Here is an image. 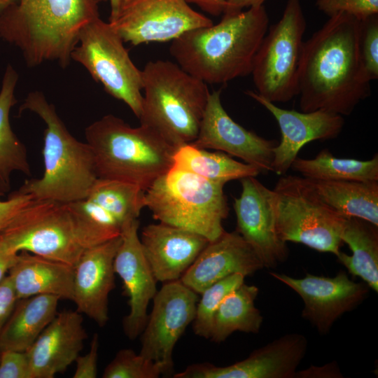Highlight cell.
Listing matches in <instances>:
<instances>
[{
	"instance_id": "obj_1",
	"label": "cell",
	"mask_w": 378,
	"mask_h": 378,
	"mask_svg": "<svg viewBox=\"0 0 378 378\" xmlns=\"http://www.w3.org/2000/svg\"><path fill=\"white\" fill-rule=\"evenodd\" d=\"M360 20L346 13L328 20L304 41L298 69L300 108L350 115L370 95V80L361 61Z\"/></svg>"
},
{
	"instance_id": "obj_2",
	"label": "cell",
	"mask_w": 378,
	"mask_h": 378,
	"mask_svg": "<svg viewBox=\"0 0 378 378\" xmlns=\"http://www.w3.org/2000/svg\"><path fill=\"white\" fill-rule=\"evenodd\" d=\"M223 14L216 24L190 30L172 41L169 48L183 69L206 84L251 74L269 28L264 6Z\"/></svg>"
},
{
	"instance_id": "obj_3",
	"label": "cell",
	"mask_w": 378,
	"mask_h": 378,
	"mask_svg": "<svg viewBox=\"0 0 378 378\" xmlns=\"http://www.w3.org/2000/svg\"><path fill=\"white\" fill-rule=\"evenodd\" d=\"M107 0H16L0 13V38L18 48L29 66L71 60L83 27Z\"/></svg>"
},
{
	"instance_id": "obj_4",
	"label": "cell",
	"mask_w": 378,
	"mask_h": 378,
	"mask_svg": "<svg viewBox=\"0 0 378 378\" xmlns=\"http://www.w3.org/2000/svg\"><path fill=\"white\" fill-rule=\"evenodd\" d=\"M29 110L46 123L43 157L44 172L40 178L25 181L17 192L35 200L69 203L85 198L99 178L92 150L87 142L73 136L53 104L38 91L29 92L19 108Z\"/></svg>"
},
{
	"instance_id": "obj_5",
	"label": "cell",
	"mask_w": 378,
	"mask_h": 378,
	"mask_svg": "<svg viewBox=\"0 0 378 378\" xmlns=\"http://www.w3.org/2000/svg\"><path fill=\"white\" fill-rule=\"evenodd\" d=\"M99 178L139 186L144 192L173 166L176 148L151 129L133 127L106 115L85 131Z\"/></svg>"
},
{
	"instance_id": "obj_6",
	"label": "cell",
	"mask_w": 378,
	"mask_h": 378,
	"mask_svg": "<svg viewBox=\"0 0 378 378\" xmlns=\"http://www.w3.org/2000/svg\"><path fill=\"white\" fill-rule=\"evenodd\" d=\"M141 71L144 94L140 125L176 149L192 143L210 93L206 83L168 60L149 61Z\"/></svg>"
},
{
	"instance_id": "obj_7",
	"label": "cell",
	"mask_w": 378,
	"mask_h": 378,
	"mask_svg": "<svg viewBox=\"0 0 378 378\" xmlns=\"http://www.w3.org/2000/svg\"><path fill=\"white\" fill-rule=\"evenodd\" d=\"M224 186L172 167L145 191V207L160 223L212 241L225 232L223 221L229 212Z\"/></svg>"
},
{
	"instance_id": "obj_8",
	"label": "cell",
	"mask_w": 378,
	"mask_h": 378,
	"mask_svg": "<svg viewBox=\"0 0 378 378\" xmlns=\"http://www.w3.org/2000/svg\"><path fill=\"white\" fill-rule=\"evenodd\" d=\"M273 192L276 226L282 241L338 254L344 218L321 200L309 178L282 175Z\"/></svg>"
},
{
	"instance_id": "obj_9",
	"label": "cell",
	"mask_w": 378,
	"mask_h": 378,
	"mask_svg": "<svg viewBox=\"0 0 378 378\" xmlns=\"http://www.w3.org/2000/svg\"><path fill=\"white\" fill-rule=\"evenodd\" d=\"M305 29L300 0H287L281 19L270 27L254 59L251 74L260 96L277 103L298 95V76Z\"/></svg>"
},
{
	"instance_id": "obj_10",
	"label": "cell",
	"mask_w": 378,
	"mask_h": 378,
	"mask_svg": "<svg viewBox=\"0 0 378 378\" xmlns=\"http://www.w3.org/2000/svg\"><path fill=\"white\" fill-rule=\"evenodd\" d=\"M71 59L81 64L108 94L122 101L139 118L142 71L133 63L123 40L108 22L99 17L83 27Z\"/></svg>"
},
{
	"instance_id": "obj_11",
	"label": "cell",
	"mask_w": 378,
	"mask_h": 378,
	"mask_svg": "<svg viewBox=\"0 0 378 378\" xmlns=\"http://www.w3.org/2000/svg\"><path fill=\"white\" fill-rule=\"evenodd\" d=\"M15 253L24 251L75 266L85 251L66 203L34 200L2 231Z\"/></svg>"
},
{
	"instance_id": "obj_12",
	"label": "cell",
	"mask_w": 378,
	"mask_h": 378,
	"mask_svg": "<svg viewBox=\"0 0 378 378\" xmlns=\"http://www.w3.org/2000/svg\"><path fill=\"white\" fill-rule=\"evenodd\" d=\"M187 0H129L108 22L124 42L134 46L173 41L214 24Z\"/></svg>"
},
{
	"instance_id": "obj_13",
	"label": "cell",
	"mask_w": 378,
	"mask_h": 378,
	"mask_svg": "<svg viewBox=\"0 0 378 378\" xmlns=\"http://www.w3.org/2000/svg\"><path fill=\"white\" fill-rule=\"evenodd\" d=\"M198 300V294L180 279L164 283L153 299L139 354L158 364L162 375L174 374V349L193 321Z\"/></svg>"
},
{
	"instance_id": "obj_14",
	"label": "cell",
	"mask_w": 378,
	"mask_h": 378,
	"mask_svg": "<svg viewBox=\"0 0 378 378\" xmlns=\"http://www.w3.org/2000/svg\"><path fill=\"white\" fill-rule=\"evenodd\" d=\"M240 181L241 192L233 202L236 231L253 248L264 267H274L286 260L288 249L277 232L273 190L255 176Z\"/></svg>"
},
{
	"instance_id": "obj_15",
	"label": "cell",
	"mask_w": 378,
	"mask_h": 378,
	"mask_svg": "<svg viewBox=\"0 0 378 378\" xmlns=\"http://www.w3.org/2000/svg\"><path fill=\"white\" fill-rule=\"evenodd\" d=\"M220 92L209 93L197 136L190 144L240 158L260 173L272 172L273 149L277 141L263 138L236 122L223 106Z\"/></svg>"
},
{
	"instance_id": "obj_16",
	"label": "cell",
	"mask_w": 378,
	"mask_h": 378,
	"mask_svg": "<svg viewBox=\"0 0 378 378\" xmlns=\"http://www.w3.org/2000/svg\"><path fill=\"white\" fill-rule=\"evenodd\" d=\"M270 274L301 297L304 304L302 317L321 334L328 332L333 323L358 305L368 292L365 284L351 281L344 271L334 277L308 273L302 279L274 272Z\"/></svg>"
},
{
	"instance_id": "obj_17",
	"label": "cell",
	"mask_w": 378,
	"mask_h": 378,
	"mask_svg": "<svg viewBox=\"0 0 378 378\" xmlns=\"http://www.w3.org/2000/svg\"><path fill=\"white\" fill-rule=\"evenodd\" d=\"M307 340L298 333L285 335L232 365L218 367L208 363L188 365L174 378H290L303 359Z\"/></svg>"
},
{
	"instance_id": "obj_18",
	"label": "cell",
	"mask_w": 378,
	"mask_h": 378,
	"mask_svg": "<svg viewBox=\"0 0 378 378\" xmlns=\"http://www.w3.org/2000/svg\"><path fill=\"white\" fill-rule=\"evenodd\" d=\"M245 93L265 107L276 119L281 134V141L273 149L272 172L284 175L290 169L300 149L312 141L337 138L344 120L342 115L325 110L299 112L279 107L256 92Z\"/></svg>"
},
{
	"instance_id": "obj_19",
	"label": "cell",
	"mask_w": 378,
	"mask_h": 378,
	"mask_svg": "<svg viewBox=\"0 0 378 378\" xmlns=\"http://www.w3.org/2000/svg\"><path fill=\"white\" fill-rule=\"evenodd\" d=\"M139 227V219L123 227L113 261L115 273L122 279L128 297L130 312L123 319L122 327L130 340L141 334L148 317V303L158 292L157 280L142 249Z\"/></svg>"
},
{
	"instance_id": "obj_20",
	"label": "cell",
	"mask_w": 378,
	"mask_h": 378,
	"mask_svg": "<svg viewBox=\"0 0 378 378\" xmlns=\"http://www.w3.org/2000/svg\"><path fill=\"white\" fill-rule=\"evenodd\" d=\"M120 242L119 236L85 249L74 266L72 301L78 312L99 326L108 320V296L115 288L113 261Z\"/></svg>"
},
{
	"instance_id": "obj_21",
	"label": "cell",
	"mask_w": 378,
	"mask_h": 378,
	"mask_svg": "<svg viewBox=\"0 0 378 378\" xmlns=\"http://www.w3.org/2000/svg\"><path fill=\"white\" fill-rule=\"evenodd\" d=\"M263 267L255 251L237 231H225L207 244L180 280L200 294L230 275L250 276Z\"/></svg>"
},
{
	"instance_id": "obj_22",
	"label": "cell",
	"mask_w": 378,
	"mask_h": 378,
	"mask_svg": "<svg viewBox=\"0 0 378 378\" xmlns=\"http://www.w3.org/2000/svg\"><path fill=\"white\" fill-rule=\"evenodd\" d=\"M144 253L157 280H179L210 242L194 232L163 223L149 224L140 238Z\"/></svg>"
},
{
	"instance_id": "obj_23",
	"label": "cell",
	"mask_w": 378,
	"mask_h": 378,
	"mask_svg": "<svg viewBox=\"0 0 378 378\" xmlns=\"http://www.w3.org/2000/svg\"><path fill=\"white\" fill-rule=\"evenodd\" d=\"M87 333L78 311L57 313L26 351L31 378H53L71 365L83 348Z\"/></svg>"
},
{
	"instance_id": "obj_24",
	"label": "cell",
	"mask_w": 378,
	"mask_h": 378,
	"mask_svg": "<svg viewBox=\"0 0 378 378\" xmlns=\"http://www.w3.org/2000/svg\"><path fill=\"white\" fill-rule=\"evenodd\" d=\"M74 266L20 251L8 270L18 300L52 295L72 300Z\"/></svg>"
},
{
	"instance_id": "obj_25",
	"label": "cell",
	"mask_w": 378,
	"mask_h": 378,
	"mask_svg": "<svg viewBox=\"0 0 378 378\" xmlns=\"http://www.w3.org/2000/svg\"><path fill=\"white\" fill-rule=\"evenodd\" d=\"M59 300L52 295L18 299L0 335V352L26 351L57 315Z\"/></svg>"
},
{
	"instance_id": "obj_26",
	"label": "cell",
	"mask_w": 378,
	"mask_h": 378,
	"mask_svg": "<svg viewBox=\"0 0 378 378\" xmlns=\"http://www.w3.org/2000/svg\"><path fill=\"white\" fill-rule=\"evenodd\" d=\"M309 180L321 200L340 216L378 226V181Z\"/></svg>"
},
{
	"instance_id": "obj_27",
	"label": "cell",
	"mask_w": 378,
	"mask_h": 378,
	"mask_svg": "<svg viewBox=\"0 0 378 378\" xmlns=\"http://www.w3.org/2000/svg\"><path fill=\"white\" fill-rule=\"evenodd\" d=\"M377 227L358 218H344L340 237L352 254L340 251L336 255L349 273L360 277L376 292L378 291Z\"/></svg>"
},
{
	"instance_id": "obj_28",
	"label": "cell",
	"mask_w": 378,
	"mask_h": 378,
	"mask_svg": "<svg viewBox=\"0 0 378 378\" xmlns=\"http://www.w3.org/2000/svg\"><path fill=\"white\" fill-rule=\"evenodd\" d=\"M18 77L8 64L0 90V192L3 194L10 189L13 172L31 175L26 147L12 130L9 119L10 109L17 103L15 90Z\"/></svg>"
},
{
	"instance_id": "obj_29",
	"label": "cell",
	"mask_w": 378,
	"mask_h": 378,
	"mask_svg": "<svg viewBox=\"0 0 378 378\" xmlns=\"http://www.w3.org/2000/svg\"><path fill=\"white\" fill-rule=\"evenodd\" d=\"M258 292V287L244 282L223 298L214 316L211 340L224 342L236 331L259 332L263 317L254 304Z\"/></svg>"
},
{
	"instance_id": "obj_30",
	"label": "cell",
	"mask_w": 378,
	"mask_h": 378,
	"mask_svg": "<svg viewBox=\"0 0 378 378\" xmlns=\"http://www.w3.org/2000/svg\"><path fill=\"white\" fill-rule=\"evenodd\" d=\"M172 167L223 184L244 177H255L260 174L258 168L246 162L237 161L225 153L209 152L206 149L196 148L190 144L176 149Z\"/></svg>"
},
{
	"instance_id": "obj_31",
	"label": "cell",
	"mask_w": 378,
	"mask_h": 378,
	"mask_svg": "<svg viewBox=\"0 0 378 378\" xmlns=\"http://www.w3.org/2000/svg\"><path fill=\"white\" fill-rule=\"evenodd\" d=\"M290 169L311 180L378 181V155L368 160L339 158L324 148L312 159L297 157Z\"/></svg>"
},
{
	"instance_id": "obj_32",
	"label": "cell",
	"mask_w": 378,
	"mask_h": 378,
	"mask_svg": "<svg viewBox=\"0 0 378 378\" xmlns=\"http://www.w3.org/2000/svg\"><path fill=\"white\" fill-rule=\"evenodd\" d=\"M66 204L78 239L85 249L120 236L124 225L104 206L90 197Z\"/></svg>"
},
{
	"instance_id": "obj_33",
	"label": "cell",
	"mask_w": 378,
	"mask_h": 378,
	"mask_svg": "<svg viewBox=\"0 0 378 378\" xmlns=\"http://www.w3.org/2000/svg\"><path fill=\"white\" fill-rule=\"evenodd\" d=\"M88 197L104 206L123 225L138 219L145 207L143 190L115 180L98 178Z\"/></svg>"
},
{
	"instance_id": "obj_34",
	"label": "cell",
	"mask_w": 378,
	"mask_h": 378,
	"mask_svg": "<svg viewBox=\"0 0 378 378\" xmlns=\"http://www.w3.org/2000/svg\"><path fill=\"white\" fill-rule=\"evenodd\" d=\"M245 276L234 274L221 279L204 289L200 294L192 328L199 337L209 338L215 312L223 298L244 282Z\"/></svg>"
},
{
	"instance_id": "obj_35",
	"label": "cell",
	"mask_w": 378,
	"mask_h": 378,
	"mask_svg": "<svg viewBox=\"0 0 378 378\" xmlns=\"http://www.w3.org/2000/svg\"><path fill=\"white\" fill-rule=\"evenodd\" d=\"M162 375L161 367L132 349L120 350L107 365L104 378H158Z\"/></svg>"
},
{
	"instance_id": "obj_36",
	"label": "cell",
	"mask_w": 378,
	"mask_h": 378,
	"mask_svg": "<svg viewBox=\"0 0 378 378\" xmlns=\"http://www.w3.org/2000/svg\"><path fill=\"white\" fill-rule=\"evenodd\" d=\"M359 50L362 63L370 80L378 78L377 14L360 20Z\"/></svg>"
},
{
	"instance_id": "obj_37",
	"label": "cell",
	"mask_w": 378,
	"mask_h": 378,
	"mask_svg": "<svg viewBox=\"0 0 378 378\" xmlns=\"http://www.w3.org/2000/svg\"><path fill=\"white\" fill-rule=\"evenodd\" d=\"M316 5L329 17L342 13L363 20L378 13V0H316Z\"/></svg>"
},
{
	"instance_id": "obj_38",
	"label": "cell",
	"mask_w": 378,
	"mask_h": 378,
	"mask_svg": "<svg viewBox=\"0 0 378 378\" xmlns=\"http://www.w3.org/2000/svg\"><path fill=\"white\" fill-rule=\"evenodd\" d=\"M0 378H31V365L27 352L1 351Z\"/></svg>"
},
{
	"instance_id": "obj_39",
	"label": "cell",
	"mask_w": 378,
	"mask_h": 378,
	"mask_svg": "<svg viewBox=\"0 0 378 378\" xmlns=\"http://www.w3.org/2000/svg\"><path fill=\"white\" fill-rule=\"evenodd\" d=\"M2 195L0 192V196ZM33 200L31 195L17 191L10 194L7 200L0 199V232L4 231L15 217Z\"/></svg>"
},
{
	"instance_id": "obj_40",
	"label": "cell",
	"mask_w": 378,
	"mask_h": 378,
	"mask_svg": "<svg viewBox=\"0 0 378 378\" xmlns=\"http://www.w3.org/2000/svg\"><path fill=\"white\" fill-rule=\"evenodd\" d=\"M99 335L95 333L91 340L90 350L83 356H78L74 378H95L97 375V360L99 354Z\"/></svg>"
},
{
	"instance_id": "obj_41",
	"label": "cell",
	"mask_w": 378,
	"mask_h": 378,
	"mask_svg": "<svg viewBox=\"0 0 378 378\" xmlns=\"http://www.w3.org/2000/svg\"><path fill=\"white\" fill-rule=\"evenodd\" d=\"M18 300L15 290L8 275L0 281V335Z\"/></svg>"
},
{
	"instance_id": "obj_42",
	"label": "cell",
	"mask_w": 378,
	"mask_h": 378,
	"mask_svg": "<svg viewBox=\"0 0 378 378\" xmlns=\"http://www.w3.org/2000/svg\"><path fill=\"white\" fill-rule=\"evenodd\" d=\"M18 253L14 252L7 244L2 232H0V281L7 275Z\"/></svg>"
},
{
	"instance_id": "obj_43",
	"label": "cell",
	"mask_w": 378,
	"mask_h": 378,
	"mask_svg": "<svg viewBox=\"0 0 378 378\" xmlns=\"http://www.w3.org/2000/svg\"><path fill=\"white\" fill-rule=\"evenodd\" d=\"M301 377H342L336 364H328L323 367H312L303 372H295ZM294 375V377H295Z\"/></svg>"
},
{
	"instance_id": "obj_44",
	"label": "cell",
	"mask_w": 378,
	"mask_h": 378,
	"mask_svg": "<svg viewBox=\"0 0 378 378\" xmlns=\"http://www.w3.org/2000/svg\"><path fill=\"white\" fill-rule=\"evenodd\" d=\"M227 0H187L189 4H195L204 11L212 15H219L223 13Z\"/></svg>"
},
{
	"instance_id": "obj_45",
	"label": "cell",
	"mask_w": 378,
	"mask_h": 378,
	"mask_svg": "<svg viewBox=\"0 0 378 378\" xmlns=\"http://www.w3.org/2000/svg\"><path fill=\"white\" fill-rule=\"evenodd\" d=\"M266 0H227L223 13H231L241 11L244 8L263 6Z\"/></svg>"
},
{
	"instance_id": "obj_46",
	"label": "cell",
	"mask_w": 378,
	"mask_h": 378,
	"mask_svg": "<svg viewBox=\"0 0 378 378\" xmlns=\"http://www.w3.org/2000/svg\"><path fill=\"white\" fill-rule=\"evenodd\" d=\"M128 1L129 0H109L111 8L109 20L114 18Z\"/></svg>"
},
{
	"instance_id": "obj_47",
	"label": "cell",
	"mask_w": 378,
	"mask_h": 378,
	"mask_svg": "<svg viewBox=\"0 0 378 378\" xmlns=\"http://www.w3.org/2000/svg\"><path fill=\"white\" fill-rule=\"evenodd\" d=\"M15 1L16 0H0V6H6Z\"/></svg>"
},
{
	"instance_id": "obj_48",
	"label": "cell",
	"mask_w": 378,
	"mask_h": 378,
	"mask_svg": "<svg viewBox=\"0 0 378 378\" xmlns=\"http://www.w3.org/2000/svg\"><path fill=\"white\" fill-rule=\"evenodd\" d=\"M6 6H0V13L2 11V10L5 8Z\"/></svg>"
},
{
	"instance_id": "obj_49",
	"label": "cell",
	"mask_w": 378,
	"mask_h": 378,
	"mask_svg": "<svg viewBox=\"0 0 378 378\" xmlns=\"http://www.w3.org/2000/svg\"><path fill=\"white\" fill-rule=\"evenodd\" d=\"M1 353V352H0Z\"/></svg>"
}]
</instances>
